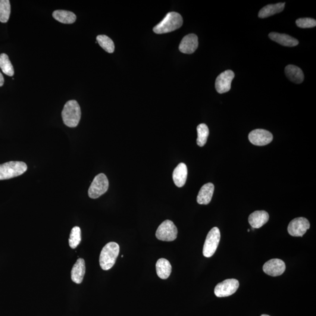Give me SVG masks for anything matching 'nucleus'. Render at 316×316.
<instances>
[{
	"label": "nucleus",
	"mask_w": 316,
	"mask_h": 316,
	"mask_svg": "<svg viewBox=\"0 0 316 316\" xmlns=\"http://www.w3.org/2000/svg\"><path fill=\"white\" fill-rule=\"evenodd\" d=\"M97 40L100 46L106 52L112 54L115 49L114 42L107 36L100 35L97 36Z\"/></svg>",
	"instance_id": "obj_26"
},
{
	"label": "nucleus",
	"mask_w": 316,
	"mask_h": 316,
	"mask_svg": "<svg viewBox=\"0 0 316 316\" xmlns=\"http://www.w3.org/2000/svg\"><path fill=\"white\" fill-rule=\"evenodd\" d=\"M235 74L232 70H227L221 73L215 80V87L217 92L223 94L229 92L231 89V82L234 79Z\"/></svg>",
	"instance_id": "obj_10"
},
{
	"label": "nucleus",
	"mask_w": 316,
	"mask_h": 316,
	"mask_svg": "<svg viewBox=\"0 0 316 316\" xmlns=\"http://www.w3.org/2000/svg\"><path fill=\"white\" fill-rule=\"evenodd\" d=\"M284 71L287 78L293 83L300 84L304 80V74L303 71L301 69L296 66L287 65Z\"/></svg>",
	"instance_id": "obj_19"
},
{
	"label": "nucleus",
	"mask_w": 316,
	"mask_h": 316,
	"mask_svg": "<svg viewBox=\"0 0 316 316\" xmlns=\"http://www.w3.org/2000/svg\"><path fill=\"white\" fill-rule=\"evenodd\" d=\"M81 230L79 227H74L71 229L69 243L71 248L74 249L81 242Z\"/></svg>",
	"instance_id": "obj_27"
},
{
	"label": "nucleus",
	"mask_w": 316,
	"mask_h": 316,
	"mask_svg": "<svg viewBox=\"0 0 316 316\" xmlns=\"http://www.w3.org/2000/svg\"><path fill=\"white\" fill-rule=\"evenodd\" d=\"M81 114L80 105L76 100H70L66 103L62 112L64 123L71 128L76 127L79 124Z\"/></svg>",
	"instance_id": "obj_3"
},
{
	"label": "nucleus",
	"mask_w": 316,
	"mask_h": 316,
	"mask_svg": "<svg viewBox=\"0 0 316 316\" xmlns=\"http://www.w3.org/2000/svg\"><path fill=\"white\" fill-rule=\"evenodd\" d=\"M120 253V246L116 243L106 244L100 255V265L102 270L108 271L113 267Z\"/></svg>",
	"instance_id": "obj_1"
},
{
	"label": "nucleus",
	"mask_w": 316,
	"mask_h": 316,
	"mask_svg": "<svg viewBox=\"0 0 316 316\" xmlns=\"http://www.w3.org/2000/svg\"><path fill=\"white\" fill-rule=\"evenodd\" d=\"M177 229L171 220H165L159 226L156 232V237L164 242H173L176 239Z\"/></svg>",
	"instance_id": "obj_7"
},
{
	"label": "nucleus",
	"mask_w": 316,
	"mask_h": 316,
	"mask_svg": "<svg viewBox=\"0 0 316 316\" xmlns=\"http://www.w3.org/2000/svg\"><path fill=\"white\" fill-rule=\"evenodd\" d=\"M239 286V281L234 279L226 280L217 284L214 289V293L218 298L230 296L236 292Z\"/></svg>",
	"instance_id": "obj_8"
},
{
	"label": "nucleus",
	"mask_w": 316,
	"mask_h": 316,
	"mask_svg": "<svg viewBox=\"0 0 316 316\" xmlns=\"http://www.w3.org/2000/svg\"><path fill=\"white\" fill-rule=\"evenodd\" d=\"M220 231L217 227L212 228L209 231L203 246V255L206 258L211 257L218 248L220 241Z\"/></svg>",
	"instance_id": "obj_5"
},
{
	"label": "nucleus",
	"mask_w": 316,
	"mask_h": 316,
	"mask_svg": "<svg viewBox=\"0 0 316 316\" xmlns=\"http://www.w3.org/2000/svg\"><path fill=\"white\" fill-rule=\"evenodd\" d=\"M214 190V184L211 183L205 184L200 189L197 202L200 205H207L211 202Z\"/></svg>",
	"instance_id": "obj_14"
},
{
	"label": "nucleus",
	"mask_w": 316,
	"mask_h": 316,
	"mask_svg": "<svg viewBox=\"0 0 316 316\" xmlns=\"http://www.w3.org/2000/svg\"><path fill=\"white\" fill-rule=\"evenodd\" d=\"M248 139L249 141L253 145L264 146L272 141L273 136L267 130L256 129L249 133Z\"/></svg>",
	"instance_id": "obj_11"
},
{
	"label": "nucleus",
	"mask_w": 316,
	"mask_h": 316,
	"mask_svg": "<svg viewBox=\"0 0 316 316\" xmlns=\"http://www.w3.org/2000/svg\"><path fill=\"white\" fill-rule=\"evenodd\" d=\"M4 77H3L2 73L0 72V87H1L3 86V84H4Z\"/></svg>",
	"instance_id": "obj_29"
},
{
	"label": "nucleus",
	"mask_w": 316,
	"mask_h": 316,
	"mask_svg": "<svg viewBox=\"0 0 316 316\" xmlns=\"http://www.w3.org/2000/svg\"><path fill=\"white\" fill-rule=\"evenodd\" d=\"M197 131H198L197 143L199 146H203L207 142L209 135V128L205 124H200L197 127Z\"/></svg>",
	"instance_id": "obj_24"
},
{
	"label": "nucleus",
	"mask_w": 316,
	"mask_h": 316,
	"mask_svg": "<svg viewBox=\"0 0 316 316\" xmlns=\"http://www.w3.org/2000/svg\"><path fill=\"white\" fill-rule=\"evenodd\" d=\"M285 270V264L280 259H272L266 262L263 267L265 273L272 277L280 276Z\"/></svg>",
	"instance_id": "obj_12"
},
{
	"label": "nucleus",
	"mask_w": 316,
	"mask_h": 316,
	"mask_svg": "<svg viewBox=\"0 0 316 316\" xmlns=\"http://www.w3.org/2000/svg\"><path fill=\"white\" fill-rule=\"evenodd\" d=\"M11 14V4L9 0H0V22L7 23Z\"/></svg>",
	"instance_id": "obj_25"
},
{
	"label": "nucleus",
	"mask_w": 316,
	"mask_h": 316,
	"mask_svg": "<svg viewBox=\"0 0 316 316\" xmlns=\"http://www.w3.org/2000/svg\"><path fill=\"white\" fill-rule=\"evenodd\" d=\"M86 272L85 262L82 258L78 259L75 263L71 272V280L74 283L80 284L82 282Z\"/></svg>",
	"instance_id": "obj_17"
},
{
	"label": "nucleus",
	"mask_w": 316,
	"mask_h": 316,
	"mask_svg": "<svg viewBox=\"0 0 316 316\" xmlns=\"http://www.w3.org/2000/svg\"><path fill=\"white\" fill-rule=\"evenodd\" d=\"M156 273L162 280H167L170 277L172 272L170 262L165 258L159 259L156 264Z\"/></svg>",
	"instance_id": "obj_20"
},
{
	"label": "nucleus",
	"mask_w": 316,
	"mask_h": 316,
	"mask_svg": "<svg viewBox=\"0 0 316 316\" xmlns=\"http://www.w3.org/2000/svg\"><path fill=\"white\" fill-rule=\"evenodd\" d=\"M270 218L268 212L265 211H256L250 214L248 221L253 228H259L267 223Z\"/></svg>",
	"instance_id": "obj_15"
},
{
	"label": "nucleus",
	"mask_w": 316,
	"mask_h": 316,
	"mask_svg": "<svg viewBox=\"0 0 316 316\" xmlns=\"http://www.w3.org/2000/svg\"><path fill=\"white\" fill-rule=\"evenodd\" d=\"M108 180L104 174H100L95 177L89 187L88 195L90 198L98 199L107 192Z\"/></svg>",
	"instance_id": "obj_6"
},
{
	"label": "nucleus",
	"mask_w": 316,
	"mask_h": 316,
	"mask_svg": "<svg viewBox=\"0 0 316 316\" xmlns=\"http://www.w3.org/2000/svg\"><path fill=\"white\" fill-rule=\"evenodd\" d=\"M27 170L26 163L11 161L0 165V180L11 179L23 175Z\"/></svg>",
	"instance_id": "obj_4"
},
{
	"label": "nucleus",
	"mask_w": 316,
	"mask_h": 316,
	"mask_svg": "<svg viewBox=\"0 0 316 316\" xmlns=\"http://www.w3.org/2000/svg\"><path fill=\"white\" fill-rule=\"evenodd\" d=\"M182 25L183 18L181 15L176 12H171L154 28L153 31L157 34L169 33L179 29Z\"/></svg>",
	"instance_id": "obj_2"
},
{
	"label": "nucleus",
	"mask_w": 316,
	"mask_h": 316,
	"mask_svg": "<svg viewBox=\"0 0 316 316\" xmlns=\"http://www.w3.org/2000/svg\"><path fill=\"white\" fill-rule=\"evenodd\" d=\"M173 180L175 185L178 187H183L186 183L187 176V166L184 163H180L177 166L173 172Z\"/></svg>",
	"instance_id": "obj_16"
},
{
	"label": "nucleus",
	"mask_w": 316,
	"mask_h": 316,
	"mask_svg": "<svg viewBox=\"0 0 316 316\" xmlns=\"http://www.w3.org/2000/svg\"><path fill=\"white\" fill-rule=\"evenodd\" d=\"M309 221L304 217H298L293 219L290 222L287 231L290 236L293 237H302L309 229Z\"/></svg>",
	"instance_id": "obj_9"
},
{
	"label": "nucleus",
	"mask_w": 316,
	"mask_h": 316,
	"mask_svg": "<svg viewBox=\"0 0 316 316\" xmlns=\"http://www.w3.org/2000/svg\"><path fill=\"white\" fill-rule=\"evenodd\" d=\"M284 5H285V3L284 2L266 5L259 11L258 17L261 18H265L271 17L272 15L280 13L283 10Z\"/></svg>",
	"instance_id": "obj_21"
},
{
	"label": "nucleus",
	"mask_w": 316,
	"mask_h": 316,
	"mask_svg": "<svg viewBox=\"0 0 316 316\" xmlns=\"http://www.w3.org/2000/svg\"><path fill=\"white\" fill-rule=\"evenodd\" d=\"M0 68L2 72L9 76H12L14 74L13 66L9 61L8 56L5 54L0 55Z\"/></svg>",
	"instance_id": "obj_23"
},
{
	"label": "nucleus",
	"mask_w": 316,
	"mask_h": 316,
	"mask_svg": "<svg viewBox=\"0 0 316 316\" xmlns=\"http://www.w3.org/2000/svg\"><path fill=\"white\" fill-rule=\"evenodd\" d=\"M199 45L198 37L195 34H189L183 37L180 43L179 51L185 54H192L196 51Z\"/></svg>",
	"instance_id": "obj_13"
},
{
	"label": "nucleus",
	"mask_w": 316,
	"mask_h": 316,
	"mask_svg": "<svg viewBox=\"0 0 316 316\" xmlns=\"http://www.w3.org/2000/svg\"><path fill=\"white\" fill-rule=\"evenodd\" d=\"M269 37L273 41L284 46L293 47L299 44L298 40L287 34L272 33L270 34Z\"/></svg>",
	"instance_id": "obj_18"
},
{
	"label": "nucleus",
	"mask_w": 316,
	"mask_h": 316,
	"mask_svg": "<svg viewBox=\"0 0 316 316\" xmlns=\"http://www.w3.org/2000/svg\"><path fill=\"white\" fill-rule=\"evenodd\" d=\"M53 17L61 23L70 24L76 20V16L73 12L65 10H56L53 12Z\"/></svg>",
	"instance_id": "obj_22"
},
{
	"label": "nucleus",
	"mask_w": 316,
	"mask_h": 316,
	"mask_svg": "<svg viewBox=\"0 0 316 316\" xmlns=\"http://www.w3.org/2000/svg\"><path fill=\"white\" fill-rule=\"evenodd\" d=\"M261 316H269V315H262Z\"/></svg>",
	"instance_id": "obj_30"
},
{
	"label": "nucleus",
	"mask_w": 316,
	"mask_h": 316,
	"mask_svg": "<svg viewBox=\"0 0 316 316\" xmlns=\"http://www.w3.org/2000/svg\"><path fill=\"white\" fill-rule=\"evenodd\" d=\"M297 26L301 28H311L316 26V21L311 18H299L296 21Z\"/></svg>",
	"instance_id": "obj_28"
}]
</instances>
